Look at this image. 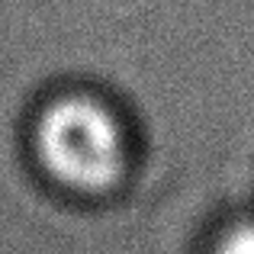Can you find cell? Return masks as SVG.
<instances>
[{"mask_svg": "<svg viewBox=\"0 0 254 254\" xmlns=\"http://www.w3.org/2000/svg\"><path fill=\"white\" fill-rule=\"evenodd\" d=\"M39 151L58 180L84 190H100L119 174V129L97 103L64 100L39 123Z\"/></svg>", "mask_w": 254, "mask_h": 254, "instance_id": "cell-1", "label": "cell"}, {"mask_svg": "<svg viewBox=\"0 0 254 254\" xmlns=\"http://www.w3.org/2000/svg\"><path fill=\"white\" fill-rule=\"evenodd\" d=\"M219 254H254V229H238L235 235H229Z\"/></svg>", "mask_w": 254, "mask_h": 254, "instance_id": "cell-2", "label": "cell"}]
</instances>
